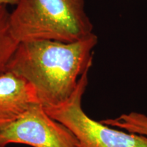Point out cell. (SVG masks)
<instances>
[{
  "label": "cell",
  "mask_w": 147,
  "mask_h": 147,
  "mask_svg": "<svg viewBox=\"0 0 147 147\" xmlns=\"http://www.w3.org/2000/svg\"><path fill=\"white\" fill-rule=\"evenodd\" d=\"M14 6L11 29L19 42H71L93 34L85 0H18Z\"/></svg>",
  "instance_id": "7a4b0ae2"
},
{
  "label": "cell",
  "mask_w": 147,
  "mask_h": 147,
  "mask_svg": "<svg viewBox=\"0 0 147 147\" xmlns=\"http://www.w3.org/2000/svg\"><path fill=\"white\" fill-rule=\"evenodd\" d=\"M97 40L93 33L71 42H20L7 71L32 84L44 107L59 106L71 96L79 79L91 68Z\"/></svg>",
  "instance_id": "6da1fadb"
},
{
  "label": "cell",
  "mask_w": 147,
  "mask_h": 147,
  "mask_svg": "<svg viewBox=\"0 0 147 147\" xmlns=\"http://www.w3.org/2000/svg\"><path fill=\"white\" fill-rule=\"evenodd\" d=\"M38 103L36 90L26 80L9 71L0 75V130Z\"/></svg>",
  "instance_id": "5b68a950"
},
{
  "label": "cell",
  "mask_w": 147,
  "mask_h": 147,
  "mask_svg": "<svg viewBox=\"0 0 147 147\" xmlns=\"http://www.w3.org/2000/svg\"><path fill=\"white\" fill-rule=\"evenodd\" d=\"M18 0H0L1 4H5L8 5H15L17 3Z\"/></svg>",
  "instance_id": "ba28073f"
},
{
  "label": "cell",
  "mask_w": 147,
  "mask_h": 147,
  "mask_svg": "<svg viewBox=\"0 0 147 147\" xmlns=\"http://www.w3.org/2000/svg\"><path fill=\"white\" fill-rule=\"evenodd\" d=\"M19 42L11 29L10 12L8 5L0 3V75L7 71Z\"/></svg>",
  "instance_id": "8992f818"
},
{
  "label": "cell",
  "mask_w": 147,
  "mask_h": 147,
  "mask_svg": "<svg viewBox=\"0 0 147 147\" xmlns=\"http://www.w3.org/2000/svg\"><path fill=\"white\" fill-rule=\"evenodd\" d=\"M82 75L71 96L63 104L45 107L55 120L74 134L79 147H147V136L117 130L87 116L82 108V95L88 84V73Z\"/></svg>",
  "instance_id": "3957f363"
},
{
  "label": "cell",
  "mask_w": 147,
  "mask_h": 147,
  "mask_svg": "<svg viewBox=\"0 0 147 147\" xmlns=\"http://www.w3.org/2000/svg\"><path fill=\"white\" fill-rule=\"evenodd\" d=\"M109 127H115L125 130L129 133L147 136V116L138 113L123 114L115 119L100 121Z\"/></svg>",
  "instance_id": "52a82bcc"
},
{
  "label": "cell",
  "mask_w": 147,
  "mask_h": 147,
  "mask_svg": "<svg viewBox=\"0 0 147 147\" xmlns=\"http://www.w3.org/2000/svg\"><path fill=\"white\" fill-rule=\"evenodd\" d=\"M10 144L32 147H79L72 132L51 117L41 103L34 104L19 118L0 130V147Z\"/></svg>",
  "instance_id": "277c9868"
}]
</instances>
